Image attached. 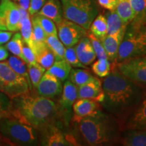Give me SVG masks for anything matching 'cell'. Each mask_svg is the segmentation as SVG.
Segmentation results:
<instances>
[{"mask_svg":"<svg viewBox=\"0 0 146 146\" xmlns=\"http://www.w3.org/2000/svg\"><path fill=\"white\" fill-rule=\"evenodd\" d=\"M106 107L112 112L133 109L143 96V86L136 84L120 73L114 64L108 75L102 81Z\"/></svg>","mask_w":146,"mask_h":146,"instance_id":"obj_1","label":"cell"},{"mask_svg":"<svg viewBox=\"0 0 146 146\" xmlns=\"http://www.w3.org/2000/svg\"><path fill=\"white\" fill-rule=\"evenodd\" d=\"M12 100V116L35 129L52 123L57 114V106L49 98L30 96L27 93Z\"/></svg>","mask_w":146,"mask_h":146,"instance_id":"obj_2","label":"cell"},{"mask_svg":"<svg viewBox=\"0 0 146 146\" xmlns=\"http://www.w3.org/2000/svg\"><path fill=\"white\" fill-rule=\"evenodd\" d=\"M78 135L88 145H101L110 143L116 137L115 124L101 111L94 116L73 118Z\"/></svg>","mask_w":146,"mask_h":146,"instance_id":"obj_3","label":"cell"},{"mask_svg":"<svg viewBox=\"0 0 146 146\" xmlns=\"http://www.w3.org/2000/svg\"><path fill=\"white\" fill-rule=\"evenodd\" d=\"M63 17L88 31L99 9L97 0H60Z\"/></svg>","mask_w":146,"mask_h":146,"instance_id":"obj_4","label":"cell"},{"mask_svg":"<svg viewBox=\"0 0 146 146\" xmlns=\"http://www.w3.org/2000/svg\"><path fill=\"white\" fill-rule=\"evenodd\" d=\"M0 133L11 143L31 145L36 141L35 129L13 116L0 119Z\"/></svg>","mask_w":146,"mask_h":146,"instance_id":"obj_5","label":"cell"},{"mask_svg":"<svg viewBox=\"0 0 146 146\" xmlns=\"http://www.w3.org/2000/svg\"><path fill=\"white\" fill-rule=\"evenodd\" d=\"M31 89L25 78L14 72L6 62H0V91L13 99L27 94Z\"/></svg>","mask_w":146,"mask_h":146,"instance_id":"obj_6","label":"cell"},{"mask_svg":"<svg viewBox=\"0 0 146 146\" xmlns=\"http://www.w3.org/2000/svg\"><path fill=\"white\" fill-rule=\"evenodd\" d=\"M120 73L136 84L146 85V55L114 64Z\"/></svg>","mask_w":146,"mask_h":146,"instance_id":"obj_7","label":"cell"},{"mask_svg":"<svg viewBox=\"0 0 146 146\" xmlns=\"http://www.w3.org/2000/svg\"><path fill=\"white\" fill-rule=\"evenodd\" d=\"M56 26L58 38L65 47L74 46L88 33L87 30L83 27L64 18L56 24Z\"/></svg>","mask_w":146,"mask_h":146,"instance_id":"obj_8","label":"cell"},{"mask_svg":"<svg viewBox=\"0 0 146 146\" xmlns=\"http://www.w3.org/2000/svg\"><path fill=\"white\" fill-rule=\"evenodd\" d=\"M142 55L144 54L139 43L136 32L127 26L125 36L118 49L116 62L112 64L121 62Z\"/></svg>","mask_w":146,"mask_h":146,"instance_id":"obj_9","label":"cell"},{"mask_svg":"<svg viewBox=\"0 0 146 146\" xmlns=\"http://www.w3.org/2000/svg\"><path fill=\"white\" fill-rule=\"evenodd\" d=\"M0 8L3 12L6 30L12 32L20 31L21 14L18 3L12 0H1Z\"/></svg>","mask_w":146,"mask_h":146,"instance_id":"obj_10","label":"cell"},{"mask_svg":"<svg viewBox=\"0 0 146 146\" xmlns=\"http://www.w3.org/2000/svg\"><path fill=\"white\" fill-rule=\"evenodd\" d=\"M41 132V143L47 146L74 145V142L65 135L59 128L52 123L39 128Z\"/></svg>","mask_w":146,"mask_h":146,"instance_id":"obj_11","label":"cell"},{"mask_svg":"<svg viewBox=\"0 0 146 146\" xmlns=\"http://www.w3.org/2000/svg\"><path fill=\"white\" fill-rule=\"evenodd\" d=\"M36 89L39 96L53 99L61 94L63 87L60 79L46 71L42 76Z\"/></svg>","mask_w":146,"mask_h":146,"instance_id":"obj_12","label":"cell"},{"mask_svg":"<svg viewBox=\"0 0 146 146\" xmlns=\"http://www.w3.org/2000/svg\"><path fill=\"white\" fill-rule=\"evenodd\" d=\"M126 129L146 130V91L128 117Z\"/></svg>","mask_w":146,"mask_h":146,"instance_id":"obj_13","label":"cell"},{"mask_svg":"<svg viewBox=\"0 0 146 146\" xmlns=\"http://www.w3.org/2000/svg\"><path fill=\"white\" fill-rule=\"evenodd\" d=\"M127 27H124L118 32L114 34L107 35L101 40V42L106 52L108 59L110 62H116L118 51L124 36H125Z\"/></svg>","mask_w":146,"mask_h":146,"instance_id":"obj_14","label":"cell"},{"mask_svg":"<svg viewBox=\"0 0 146 146\" xmlns=\"http://www.w3.org/2000/svg\"><path fill=\"white\" fill-rule=\"evenodd\" d=\"M77 99H91L103 102L104 93L99 79L77 87Z\"/></svg>","mask_w":146,"mask_h":146,"instance_id":"obj_15","label":"cell"},{"mask_svg":"<svg viewBox=\"0 0 146 146\" xmlns=\"http://www.w3.org/2000/svg\"><path fill=\"white\" fill-rule=\"evenodd\" d=\"M74 118L94 116L100 112L98 102L91 99H77L72 106Z\"/></svg>","mask_w":146,"mask_h":146,"instance_id":"obj_16","label":"cell"},{"mask_svg":"<svg viewBox=\"0 0 146 146\" xmlns=\"http://www.w3.org/2000/svg\"><path fill=\"white\" fill-rule=\"evenodd\" d=\"M74 47L78 60L85 66L91 64L96 59V53L87 36L81 38Z\"/></svg>","mask_w":146,"mask_h":146,"instance_id":"obj_17","label":"cell"},{"mask_svg":"<svg viewBox=\"0 0 146 146\" xmlns=\"http://www.w3.org/2000/svg\"><path fill=\"white\" fill-rule=\"evenodd\" d=\"M31 49L35 55L36 62L45 69L50 68L56 61L54 54L45 42L33 43Z\"/></svg>","mask_w":146,"mask_h":146,"instance_id":"obj_18","label":"cell"},{"mask_svg":"<svg viewBox=\"0 0 146 146\" xmlns=\"http://www.w3.org/2000/svg\"><path fill=\"white\" fill-rule=\"evenodd\" d=\"M77 86L69 80L65 81L59 102L61 109L66 112H70L74 102L77 100Z\"/></svg>","mask_w":146,"mask_h":146,"instance_id":"obj_19","label":"cell"},{"mask_svg":"<svg viewBox=\"0 0 146 146\" xmlns=\"http://www.w3.org/2000/svg\"><path fill=\"white\" fill-rule=\"evenodd\" d=\"M37 14L52 20L56 24L63 19V12L60 0H46L44 5Z\"/></svg>","mask_w":146,"mask_h":146,"instance_id":"obj_20","label":"cell"},{"mask_svg":"<svg viewBox=\"0 0 146 146\" xmlns=\"http://www.w3.org/2000/svg\"><path fill=\"white\" fill-rule=\"evenodd\" d=\"M119 142L125 146H146V130L129 129L120 138Z\"/></svg>","mask_w":146,"mask_h":146,"instance_id":"obj_21","label":"cell"},{"mask_svg":"<svg viewBox=\"0 0 146 146\" xmlns=\"http://www.w3.org/2000/svg\"><path fill=\"white\" fill-rule=\"evenodd\" d=\"M134 18L129 26L133 29H137L146 21V0H130Z\"/></svg>","mask_w":146,"mask_h":146,"instance_id":"obj_22","label":"cell"},{"mask_svg":"<svg viewBox=\"0 0 146 146\" xmlns=\"http://www.w3.org/2000/svg\"><path fill=\"white\" fill-rule=\"evenodd\" d=\"M21 14V35L23 36L24 41L31 48L33 46V27L31 18L28 11L23 10L20 8Z\"/></svg>","mask_w":146,"mask_h":146,"instance_id":"obj_23","label":"cell"},{"mask_svg":"<svg viewBox=\"0 0 146 146\" xmlns=\"http://www.w3.org/2000/svg\"><path fill=\"white\" fill-rule=\"evenodd\" d=\"M68 78L69 81L77 87L97 81L98 79V78L95 77L88 70L78 68L71 69Z\"/></svg>","mask_w":146,"mask_h":146,"instance_id":"obj_24","label":"cell"},{"mask_svg":"<svg viewBox=\"0 0 146 146\" xmlns=\"http://www.w3.org/2000/svg\"><path fill=\"white\" fill-rule=\"evenodd\" d=\"M72 66L64 59H63L56 60L47 71L63 82L68 78Z\"/></svg>","mask_w":146,"mask_h":146,"instance_id":"obj_25","label":"cell"},{"mask_svg":"<svg viewBox=\"0 0 146 146\" xmlns=\"http://www.w3.org/2000/svg\"><path fill=\"white\" fill-rule=\"evenodd\" d=\"M89 33L101 41L108 35L107 22L106 16L98 14L95 18L89 29Z\"/></svg>","mask_w":146,"mask_h":146,"instance_id":"obj_26","label":"cell"},{"mask_svg":"<svg viewBox=\"0 0 146 146\" xmlns=\"http://www.w3.org/2000/svg\"><path fill=\"white\" fill-rule=\"evenodd\" d=\"M115 11L125 25H128L134 18L130 0H117Z\"/></svg>","mask_w":146,"mask_h":146,"instance_id":"obj_27","label":"cell"},{"mask_svg":"<svg viewBox=\"0 0 146 146\" xmlns=\"http://www.w3.org/2000/svg\"><path fill=\"white\" fill-rule=\"evenodd\" d=\"M6 63L10 66L11 68L13 70L14 72L17 73L25 78L30 85L31 88L32 87V84L31 83L30 78H29L28 68H27V63L20 58L16 56H12L8 58Z\"/></svg>","mask_w":146,"mask_h":146,"instance_id":"obj_28","label":"cell"},{"mask_svg":"<svg viewBox=\"0 0 146 146\" xmlns=\"http://www.w3.org/2000/svg\"><path fill=\"white\" fill-rule=\"evenodd\" d=\"M23 39L21 33L16 32L14 35H12V38L10 41L7 42L5 47L8 51L13 54L14 56L20 58L27 63L25 56L23 54Z\"/></svg>","mask_w":146,"mask_h":146,"instance_id":"obj_29","label":"cell"},{"mask_svg":"<svg viewBox=\"0 0 146 146\" xmlns=\"http://www.w3.org/2000/svg\"><path fill=\"white\" fill-rule=\"evenodd\" d=\"M45 42L54 54L56 60L64 59L65 46L58 35H47Z\"/></svg>","mask_w":146,"mask_h":146,"instance_id":"obj_30","label":"cell"},{"mask_svg":"<svg viewBox=\"0 0 146 146\" xmlns=\"http://www.w3.org/2000/svg\"><path fill=\"white\" fill-rule=\"evenodd\" d=\"M106 18L107 22V30L108 35L114 34L118 32L124 27H127L120 19L116 11H109L106 14Z\"/></svg>","mask_w":146,"mask_h":146,"instance_id":"obj_31","label":"cell"},{"mask_svg":"<svg viewBox=\"0 0 146 146\" xmlns=\"http://www.w3.org/2000/svg\"><path fill=\"white\" fill-rule=\"evenodd\" d=\"M31 18L37 22L47 35H58L57 26L52 20L39 14H35Z\"/></svg>","mask_w":146,"mask_h":146,"instance_id":"obj_32","label":"cell"},{"mask_svg":"<svg viewBox=\"0 0 146 146\" xmlns=\"http://www.w3.org/2000/svg\"><path fill=\"white\" fill-rule=\"evenodd\" d=\"M112 68V63L108 59H98L91 66L93 72L99 77L104 78L108 75Z\"/></svg>","mask_w":146,"mask_h":146,"instance_id":"obj_33","label":"cell"},{"mask_svg":"<svg viewBox=\"0 0 146 146\" xmlns=\"http://www.w3.org/2000/svg\"><path fill=\"white\" fill-rule=\"evenodd\" d=\"M27 68H28L29 78H30L32 86L36 88L46 69L41 66L39 64H27Z\"/></svg>","mask_w":146,"mask_h":146,"instance_id":"obj_34","label":"cell"},{"mask_svg":"<svg viewBox=\"0 0 146 146\" xmlns=\"http://www.w3.org/2000/svg\"><path fill=\"white\" fill-rule=\"evenodd\" d=\"M12 100L8 95L0 91V119L12 116Z\"/></svg>","mask_w":146,"mask_h":146,"instance_id":"obj_35","label":"cell"},{"mask_svg":"<svg viewBox=\"0 0 146 146\" xmlns=\"http://www.w3.org/2000/svg\"><path fill=\"white\" fill-rule=\"evenodd\" d=\"M64 60L74 68H86V66L82 64L78 60L77 55L76 54L75 47L74 46L65 47Z\"/></svg>","mask_w":146,"mask_h":146,"instance_id":"obj_36","label":"cell"},{"mask_svg":"<svg viewBox=\"0 0 146 146\" xmlns=\"http://www.w3.org/2000/svg\"><path fill=\"white\" fill-rule=\"evenodd\" d=\"M87 36H88L89 40H90L94 52L96 53V58H98V59H108L106 52L105 49L103 47L101 41L98 39V38H96L94 35L90 33H87Z\"/></svg>","mask_w":146,"mask_h":146,"instance_id":"obj_37","label":"cell"},{"mask_svg":"<svg viewBox=\"0 0 146 146\" xmlns=\"http://www.w3.org/2000/svg\"><path fill=\"white\" fill-rule=\"evenodd\" d=\"M32 27H33V43H43L45 42L47 37V34L43 30L41 26L37 23L35 20L31 18Z\"/></svg>","mask_w":146,"mask_h":146,"instance_id":"obj_38","label":"cell"},{"mask_svg":"<svg viewBox=\"0 0 146 146\" xmlns=\"http://www.w3.org/2000/svg\"><path fill=\"white\" fill-rule=\"evenodd\" d=\"M132 30H133V29H132ZM133 31L136 32L139 43L140 46L141 47L143 54L146 55V21L138 29Z\"/></svg>","mask_w":146,"mask_h":146,"instance_id":"obj_39","label":"cell"},{"mask_svg":"<svg viewBox=\"0 0 146 146\" xmlns=\"http://www.w3.org/2000/svg\"><path fill=\"white\" fill-rule=\"evenodd\" d=\"M23 54L25 56V60H26L27 64H38L36 62L35 55L33 51L24 41V40L23 43Z\"/></svg>","mask_w":146,"mask_h":146,"instance_id":"obj_40","label":"cell"},{"mask_svg":"<svg viewBox=\"0 0 146 146\" xmlns=\"http://www.w3.org/2000/svg\"><path fill=\"white\" fill-rule=\"evenodd\" d=\"M46 0H31L28 9V12L31 16L37 14L41 10Z\"/></svg>","mask_w":146,"mask_h":146,"instance_id":"obj_41","label":"cell"},{"mask_svg":"<svg viewBox=\"0 0 146 146\" xmlns=\"http://www.w3.org/2000/svg\"><path fill=\"white\" fill-rule=\"evenodd\" d=\"M98 5L109 11L115 10L117 0H97Z\"/></svg>","mask_w":146,"mask_h":146,"instance_id":"obj_42","label":"cell"},{"mask_svg":"<svg viewBox=\"0 0 146 146\" xmlns=\"http://www.w3.org/2000/svg\"><path fill=\"white\" fill-rule=\"evenodd\" d=\"M13 35V32L9 31L0 30V45L6 43L11 39Z\"/></svg>","mask_w":146,"mask_h":146,"instance_id":"obj_43","label":"cell"},{"mask_svg":"<svg viewBox=\"0 0 146 146\" xmlns=\"http://www.w3.org/2000/svg\"><path fill=\"white\" fill-rule=\"evenodd\" d=\"M9 57V54L8 50L5 48V47L2 46L0 45V61H3L8 59Z\"/></svg>","mask_w":146,"mask_h":146,"instance_id":"obj_44","label":"cell"},{"mask_svg":"<svg viewBox=\"0 0 146 146\" xmlns=\"http://www.w3.org/2000/svg\"><path fill=\"white\" fill-rule=\"evenodd\" d=\"M31 0H17L18 5L19 7L23 10H28Z\"/></svg>","mask_w":146,"mask_h":146,"instance_id":"obj_45","label":"cell"},{"mask_svg":"<svg viewBox=\"0 0 146 146\" xmlns=\"http://www.w3.org/2000/svg\"><path fill=\"white\" fill-rule=\"evenodd\" d=\"M0 30L7 31L6 27H5V25L4 18H3V12L1 8H0Z\"/></svg>","mask_w":146,"mask_h":146,"instance_id":"obj_46","label":"cell"},{"mask_svg":"<svg viewBox=\"0 0 146 146\" xmlns=\"http://www.w3.org/2000/svg\"><path fill=\"white\" fill-rule=\"evenodd\" d=\"M12 1H17V0H12Z\"/></svg>","mask_w":146,"mask_h":146,"instance_id":"obj_47","label":"cell"}]
</instances>
